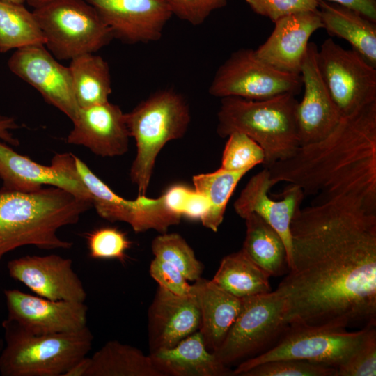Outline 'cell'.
<instances>
[{"label":"cell","mask_w":376,"mask_h":376,"mask_svg":"<svg viewBox=\"0 0 376 376\" xmlns=\"http://www.w3.org/2000/svg\"><path fill=\"white\" fill-rule=\"evenodd\" d=\"M190 120L186 99L173 88L155 91L126 113L130 135L136 147L130 175L139 196H146L160 150L169 141L182 138Z\"/></svg>","instance_id":"obj_6"},{"label":"cell","mask_w":376,"mask_h":376,"mask_svg":"<svg viewBox=\"0 0 376 376\" xmlns=\"http://www.w3.org/2000/svg\"><path fill=\"white\" fill-rule=\"evenodd\" d=\"M90 201L61 188L42 187L32 192L0 189V260L24 246L68 249L72 242L58 235L61 228L76 224L90 209Z\"/></svg>","instance_id":"obj_3"},{"label":"cell","mask_w":376,"mask_h":376,"mask_svg":"<svg viewBox=\"0 0 376 376\" xmlns=\"http://www.w3.org/2000/svg\"><path fill=\"white\" fill-rule=\"evenodd\" d=\"M200 326L201 312L194 288L189 295H178L158 287L148 312L150 353L175 346L198 331Z\"/></svg>","instance_id":"obj_20"},{"label":"cell","mask_w":376,"mask_h":376,"mask_svg":"<svg viewBox=\"0 0 376 376\" xmlns=\"http://www.w3.org/2000/svg\"><path fill=\"white\" fill-rule=\"evenodd\" d=\"M267 169L272 186L296 185L305 196H316L313 203L348 194L376 212V102L342 117L326 137Z\"/></svg>","instance_id":"obj_2"},{"label":"cell","mask_w":376,"mask_h":376,"mask_svg":"<svg viewBox=\"0 0 376 376\" xmlns=\"http://www.w3.org/2000/svg\"><path fill=\"white\" fill-rule=\"evenodd\" d=\"M376 324L365 326L364 333L347 359L336 368L335 376L376 375Z\"/></svg>","instance_id":"obj_35"},{"label":"cell","mask_w":376,"mask_h":376,"mask_svg":"<svg viewBox=\"0 0 376 376\" xmlns=\"http://www.w3.org/2000/svg\"><path fill=\"white\" fill-rule=\"evenodd\" d=\"M285 313V300L275 290L242 299L241 310L214 354L228 366L262 353L288 327Z\"/></svg>","instance_id":"obj_10"},{"label":"cell","mask_w":376,"mask_h":376,"mask_svg":"<svg viewBox=\"0 0 376 376\" xmlns=\"http://www.w3.org/2000/svg\"><path fill=\"white\" fill-rule=\"evenodd\" d=\"M5 2L8 3H24L26 2V0H0Z\"/></svg>","instance_id":"obj_46"},{"label":"cell","mask_w":376,"mask_h":376,"mask_svg":"<svg viewBox=\"0 0 376 376\" xmlns=\"http://www.w3.org/2000/svg\"><path fill=\"white\" fill-rule=\"evenodd\" d=\"M173 15L193 26L203 24L214 10L223 8L227 0H167Z\"/></svg>","instance_id":"obj_38"},{"label":"cell","mask_w":376,"mask_h":376,"mask_svg":"<svg viewBox=\"0 0 376 376\" xmlns=\"http://www.w3.org/2000/svg\"><path fill=\"white\" fill-rule=\"evenodd\" d=\"M45 43L33 12L24 3L0 1V52Z\"/></svg>","instance_id":"obj_31"},{"label":"cell","mask_w":376,"mask_h":376,"mask_svg":"<svg viewBox=\"0 0 376 376\" xmlns=\"http://www.w3.org/2000/svg\"><path fill=\"white\" fill-rule=\"evenodd\" d=\"M88 254L93 259H115L125 263L132 245L127 234L116 227L103 226L86 235Z\"/></svg>","instance_id":"obj_34"},{"label":"cell","mask_w":376,"mask_h":376,"mask_svg":"<svg viewBox=\"0 0 376 376\" xmlns=\"http://www.w3.org/2000/svg\"><path fill=\"white\" fill-rule=\"evenodd\" d=\"M3 345H4V340L3 339L0 338V355H1L2 350L3 348Z\"/></svg>","instance_id":"obj_47"},{"label":"cell","mask_w":376,"mask_h":376,"mask_svg":"<svg viewBox=\"0 0 376 376\" xmlns=\"http://www.w3.org/2000/svg\"><path fill=\"white\" fill-rule=\"evenodd\" d=\"M9 276L35 295L53 301L84 302L87 293L72 261L56 254L26 255L7 264Z\"/></svg>","instance_id":"obj_16"},{"label":"cell","mask_w":376,"mask_h":376,"mask_svg":"<svg viewBox=\"0 0 376 376\" xmlns=\"http://www.w3.org/2000/svg\"><path fill=\"white\" fill-rule=\"evenodd\" d=\"M246 230L242 250L269 276L286 274L288 252L279 234L256 213L247 214Z\"/></svg>","instance_id":"obj_26"},{"label":"cell","mask_w":376,"mask_h":376,"mask_svg":"<svg viewBox=\"0 0 376 376\" xmlns=\"http://www.w3.org/2000/svg\"><path fill=\"white\" fill-rule=\"evenodd\" d=\"M0 355L3 376H63L86 357L93 342L88 327L76 331L36 335L6 319Z\"/></svg>","instance_id":"obj_5"},{"label":"cell","mask_w":376,"mask_h":376,"mask_svg":"<svg viewBox=\"0 0 376 376\" xmlns=\"http://www.w3.org/2000/svg\"><path fill=\"white\" fill-rule=\"evenodd\" d=\"M201 312V333L207 349L216 352L237 317L242 299L226 292L212 280L199 278L193 284Z\"/></svg>","instance_id":"obj_24"},{"label":"cell","mask_w":376,"mask_h":376,"mask_svg":"<svg viewBox=\"0 0 376 376\" xmlns=\"http://www.w3.org/2000/svg\"><path fill=\"white\" fill-rule=\"evenodd\" d=\"M322 80L342 117L376 102V68L357 52L345 49L331 38L316 54Z\"/></svg>","instance_id":"obj_11"},{"label":"cell","mask_w":376,"mask_h":376,"mask_svg":"<svg viewBox=\"0 0 376 376\" xmlns=\"http://www.w3.org/2000/svg\"><path fill=\"white\" fill-rule=\"evenodd\" d=\"M191 189L184 185H174L163 194L167 205L182 216V212Z\"/></svg>","instance_id":"obj_41"},{"label":"cell","mask_w":376,"mask_h":376,"mask_svg":"<svg viewBox=\"0 0 376 376\" xmlns=\"http://www.w3.org/2000/svg\"><path fill=\"white\" fill-rule=\"evenodd\" d=\"M274 23L269 38L254 49L256 56L276 70L300 75L309 39L322 28L318 11L288 15Z\"/></svg>","instance_id":"obj_21"},{"label":"cell","mask_w":376,"mask_h":376,"mask_svg":"<svg viewBox=\"0 0 376 376\" xmlns=\"http://www.w3.org/2000/svg\"><path fill=\"white\" fill-rule=\"evenodd\" d=\"M258 15L268 17L273 22L294 13L318 10V0H245Z\"/></svg>","instance_id":"obj_37"},{"label":"cell","mask_w":376,"mask_h":376,"mask_svg":"<svg viewBox=\"0 0 376 376\" xmlns=\"http://www.w3.org/2000/svg\"><path fill=\"white\" fill-rule=\"evenodd\" d=\"M269 277L241 249L222 258L212 281L233 296L244 299L271 292Z\"/></svg>","instance_id":"obj_28"},{"label":"cell","mask_w":376,"mask_h":376,"mask_svg":"<svg viewBox=\"0 0 376 376\" xmlns=\"http://www.w3.org/2000/svg\"><path fill=\"white\" fill-rule=\"evenodd\" d=\"M7 319L36 335L76 331L87 327L84 302L53 301L17 289L4 290Z\"/></svg>","instance_id":"obj_14"},{"label":"cell","mask_w":376,"mask_h":376,"mask_svg":"<svg viewBox=\"0 0 376 376\" xmlns=\"http://www.w3.org/2000/svg\"><path fill=\"white\" fill-rule=\"evenodd\" d=\"M0 178L6 190L32 192L50 186L91 202L86 186L67 168L52 162L49 166L38 164L3 141H0Z\"/></svg>","instance_id":"obj_22"},{"label":"cell","mask_w":376,"mask_h":376,"mask_svg":"<svg viewBox=\"0 0 376 376\" xmlns=\"http://www.w3.org/2000/svg\"><path fill=\"white\" fill-rule=\"evenodd\" d=\"M322 28L348 42L352 49L376 68V22L343 6L319 1Z\"/></svg>","instance_id":"obj_25"},{"label":"cell","mask_w":376,"mask_h":376,"mask_svg":"<svg viewBox=\"0 0 376 376\" xmlns=\"http://www.w3.org/2000/svg\"><path fill=\"white\" fill-rule=\"evenodd\" d=\"M264 161V151L254 140L245 134L233 132L228 136L220 169L249 171L254 166L263 164Z\"/></svg>","instance_id":"obj_33"},{"label":"cell","mask_w":376,"mask_h":376,"mask_svg":"<svg viewBox=\"0 0 376 376\" xmlns=\"http://www.w3.org/2000/svg\"><path fill=\"white\" fill-rule=\"evenodd\" d=\"M54 1L56 0H26L25 3L33 7V9H35Z\"/></svg>","instance_id":"obj_45"},{"label":"cell","mask_w":376,"mask_h":376,"mask_svg":"<svg viewBox=\"0 0 376 376\" xmlns=\"http://www.w3.org/2000/svg\"><path fill=\"white\" fill-rule=\"evenodd\" d=\"M291 93L253 100L237 97L221 98L217 132L221 138L241 132L263 150L264 168L292 156L300 146L297 109Z\"/></svg>","instance_id":"obj_4"},{"label":"cell","mask_w":376,"mask_h":376,"mask_svg":"<svg viewBox=\"0 0 376 376\" xmlns=\"http://www.w3.org/2000/svg\"><path fill=\"white\" fill-rule=\"evenodd\" d=\"M289 270L275 291L287 324H376V212L339 194L299 208Z\"/></svg>","instance_id":"obj_1"},{"label":"cell","mask_w":376,"mask_h":376,"mask_svg":"<svg viewBox=\"0 0 376 376\" xmlns=\"http://www.w3.org/2000/svg\"><path fill=\"white\" fill-rule=\"evenodd\" d=\"M72 122L68 143L84 146L101 157L120 156L128 150L126 113L118 105L109 101L79 107Z\"/></svg>","instance_id":"obj_19"},{"label":"cell","mask_w":376,"mask_h":376,"mask_svg":"<svg viewBox=\"0 0 376 376\" xmlns=\"http://www.w3.org/2000/svg\"><path fill=\"white\" fill-rule=\"evenodd\" d=\"M209 209L207 200L201 194L192 190L183 208L182 216L201 219Z\"/></svg>","instance_id":"obj_40"},{"label":"cell","mask_w":376,"mask_h":376,"mask_svg":"<svg viewBox=\"0 0 376 376\" xmlns=\"http://www.w3.org/2000/svg\"><path fill=\"white\" fill-rule=\"evenodd\" d=\"M301 86V75L276 70L260 60L254 49H240L219 67L208 92L220 98L261 100L286 93L297 95Z\"/></svg>","instance_id":"obj_12"},{"label":"cell","mask_w":376,"mask_h":376,"mask_svg":"<svg viewBox=\"0 0 376 376\" xmlns=\"http://www.w3.org/2000/svg\"><path fill=\"white\" fill-rule=\"evenodd\" d=\"M19 127L14 118L0 113V140L13 146H18L19 141L12 131Z\"/></svg>","instance_id":"obj_43"},{"label":"cell","mask_w":376,"mask_h":376,"mask_svg":"<svg viewBox=\"0 0 376 376\" xmlns=\"http://www.w3.org/2000/svg\"><path fill=\"white\" fill-rule=\"evenodd\" d=\"M149 272L159 286L169 292L178 295H187L193 291V285L187 282L175 267L166 261L154 257L150 265Z\"/></svg>","instance_id":"obj_39"},{"label":"cell","mask_w":376,"mask_h":376,"mask_svg":"<svg viewBox=\"0 0 376 376\" xmlns=\"http://www.w3.org/2000/svg\"><path fill=\"white\" fill-rule=\"evenodd\" d=\"M88 363L89 357L86 356L75 363L63 376H85Z\"/></svg>","instance_id":"obj_44"},{"label":"cell","mask_w":376,"mask_h":376,"mask_svg":"<svg viewBox=\"0 0 376 376\" xmlns=\"http://www.w3.org/2000/svg\"><path fill=\"white\" fill-rule=\"evenodd\" d=\"M336 368L299 359H279L260 363L242 376H335Z\"/></svg>","instance_id":"obj_36"},{"label":"cell","mask_w":376,"mask_h":376,"mask_svg":"<svg viewBox=\"0 0 376 376\" xmlns=\"http://www.w3.org/2000/svg\"><path fill=\"white\" fill-rule=\"evenodd\" d=\"M8 66L15 75L37 90L44 100L71 120L79 106L75 99L68 67L59 63L43 45L17 49Z\"/></svg>","instance_id":"obj_13"},{"label":"cell","mask_w":376,"mask_h":376,"mask_svg":"<svg viewBox=\"0 0 376 376\" xmlns=\"http://www.w3.org/2000/svg\"><path fill=\"white\" fill-rule=\"evenodd\" d=\"M149 355L162 376L233 375V370L207 349L198 331L172 347Z\"/></svg>","instance_id":"obj_23"},{"label":"cell","mask_w":376,"mask_h":376,"mask_svg":"<svg viewBox=\"0 0 376 376\" xmlns=\"http://www.w3.org/2000/svg\"><path fill=\"white\" fill-rule=\"evenodd\" d=\"M32 12L45 47L60 60L94 54L114 38L111 29L85 0H56Z\"/></svg>","instance_id":"obj_7"},{"label":"cell","mask_w":376,"mask_h":376,"mask_svg":"<svg viewBox=\"0 0 376 376\" xmlns=\"http://www.w3.org/2000/svg\"><path fill=\"white\" fill-rule=\"evenodd\" d=\"M365 331H348L345 328L291 324L274 345L240 362L233 375H242L265 362L299 359L336 368L359 344Z\"/></svg>","instance_id":"obj_9"},{"label":"cell","mask_w":376,"mask_h":376,"mask_svg":"<svg viewBox=\"0 0 376 376\" xmlns=\"http://www.w3.org/2000/svg\"><path fill=\"white\" fill-rule=\"evenodd\" d=\"M335 3L376 22V0H318Z\"/></svg>","instance_id":"obj_42"},{"label":"cell","mask_w":376,"mask_h":376,"mask_svg":"<svg viewBox=\"0 0 376 376\" xmlns=\"http://www.w3.org/2000/svg\"><path fill=\"white\" fill-rule=\"evenodd\" d=\"M246 171H217L194 175L192 178L195 191L209 203L207 213L201 219L203 226L217 232L223 221L227 204L238 182Z\"/></svg>","instance_id":"obj_30"},{"label":"cell","mask_w":376,"mask_h":376,"mask_svg":"<svg viewBox=\"0 0 376 376\" xmlns=\"http://www.w3.org/2000/svg\"><path fill=\"white\" fill-rule=\"evenodd\" d=\"M317 52L316 45L309 42L300 72L304 87V95L297 109L300 146L324 139L342 118L320 75Z\"/></svg>","instance_id":"obj_18"},{"label":"cell","mask_w":376,"mask_h":376,"mask_svg":"<svg viewBox=\"0 0 376 376\" xmlns=\"http://www.w3.org/2000/svg\"><path fill=\"white\" fill-rule=\"evenodd\" d=\"M155 257L175 267L187 281L201 278L203 265L185 240L178 233H161L152 242Z\"/></svg>","instance_id":"obj_32"},{"label":"cell","mask_w":376,"mask_h":376,"mask_svg":"<svg viewBox=\"0 0 376 376\" xmlns=\"http://www.w3.org/2000/svg\"><path fill=\"white\" fill-rule=\"evenodd\" d=\"M85 376H162L150 355L118 340L107 342L89 357Z\"/></svg>","instance_id":"obj_27"},{"label":"cell","mask_w":376,"mask_h":376,"mask_svg":"<svg viewBox=\"0 0 376 376\" xmlns=\"http://www.w3.org/2000/svg\"><path fill=\"white\" fill-rule=\"evenodd\" d=\"M54 157L86 186L92 206L102 218L111 222L127 223L136 233L155 230L164 233L170 226L180 223L182 216L167 205L163 195L157 198H148L146 196H139L135 200L123 198L75 155L56 154Z\"/></svg>","instance_id":"obj_8"},{"label":"cell","mask_w":376,"mask_h":376,"mask_svg":"<svg viewBox=\"0 0 376 376\" xmlns=\"http://www.w3.org/2000/svg\"><path fill=\"white\" fill-rule=\"evenodd\" d=\"M79 107L109 102L111 80L107 61L94 54H85L70 60L68 66Z\"/></svg>","instance_id":"obj_29"},{"label":"cell","mask_w":376,"mask_h":376,"mask_svg":"<svg viewBox=\"0 0 376 376\" xmlns=\"http://www.w3.org/2000/svg\"><path fill=\"white\" fill-rule=\"evenodd\" d=\"M269 176L267 168L253 175L235 201L234 209L242 219L250 213L257 214L279 234L286 247L290 265L291 221L305 196L299 186L290 183L277 195L278 199L270 198L269 192L272 185Z\"/></svg>","instance_id":"obj_17"},{"label":"cell","mask_w":376,"mask_h":376,"mask_svg":"<svg viewBox=\"0 0 376 376\" xmlns=\"http://www.w3.org/2000/svg\"><path fill=\"white\" fill-rule=\"evenodd\" d=\"M125 42L148 43L159 40L173 15L167 0H85Z\"/></svg>","instance_id":"obj_15"}]
</instances>
